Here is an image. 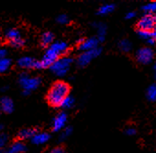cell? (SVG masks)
<instances>
[{
	"instance_id": "6da1fadb",
	"label": "cell",
	"mask_w": 156,
	"mask_h": 153,
	"mask_svg": "<svg viewBox=\"0 0 156 153\" xmlns=\"http://www.w3.org/2000/svg\"><path fill=\"white\" fill-rule=\"evenodd\" d=\"M69 84H67L65 81L58 80L54 82L49 90L47 93V102L51 106L54 108L61 107L62 102L69 96Z\"/></svg>"
},
{
	"instance_id": "7a4b0ae2",
	"label": "cell",
	"mask_w": 156,
	"mask_h": 153,
	"mask_svg": "<svg viewBox=\"0 0 156 153\" xmlns=\"http://www.w3.org/2000/svg\"><path fill=\"white\" fill-rule=\"evenodd\" d=\"M68 50V45L64 42H57L52 43L45 52L43 58L41 60V67H51L62 55L65 54Z\"/></svg>"
},
{
	"instance_id": "3957f363",
	"label": "cell",
	"mask_w": 156,
	"mask_h": 153,
	"mask_svg": "<svg viewBox=\"0 0 156 153\" xmlns=\"http://www.w3.org/2000/svg\"><path fill=\"white\" fill-rule=\"evenodd\" d=\"M73 59L72 57L63 56V57L59 58L51 66V69L55 75H57L59 76H62L66 75V73L69 71V68H70L71 65L73 64Z\"/></svg>"
},
{
	"instance_id": "277c9868",
	"label": "cell",
	"mask_w": 156,
	"mask_h": 153,
	"mask_svg": "<svg viewBox=\"0 0 156 153\" xmlns=\"http://www.w3.org/2000/svg\"><path fill=\"white\" fill-rule=\"evenodd\" d=\"M19 81H20V86L24 89V91L30 92L31 91L36 90L40 86L41 80L40 78H37V76L30 78L27 73H21L20 75Z\"/></svg>"
},
{
	"instance_id": "5b68a950",
	"label": "cell",
	"mask_w": 156,
	"mask_h": 153,
	"mask_svg": "<svg viewBox=\"0 0 156 153\" xmlns=\"http://www.w3.org/2000/svg\"><path fill=\"white\" fill-rule=\"evenodd\" d=\"M156 26V18L151 13H146L137 22L138 31L151 32Z\"/></svg>"
},
{
	"instance_id": "8992f818",
	"label": "cell",
	"mask_w": 156,
	"mask_h": 153,
	"mask_svg": "<svg viewBox=\"0 0 156 153\" xmlns=\"http://www.w3.org/2000/svg\"><path fill=\"white\" fill-rule=\"evenodd\" d=\"M102 52V49L100 47H98L92 51H88V52H84L82 53L77 58V65L79 66H87L93 58L98 56Z\"/></svg>"
},
{
	"instance_id": "52a82bcc",
	"label": "cell",
	"mask_w": 156,
	"mask_h": 153,
	"mask_svg": "<svg viewBox=\"0 0 156 153\" xmlns=\"http://www.w3.org/2000/svg\"><path fill=\"white\" fill-rule=\"evenodd\" d=\"M153 57H154V53H153L152 49H151L149 47H143V48L140 49L136 54L137 61L142 65L150 64L153 60Z\"/></svg>"
},
{
	"instance_id": "ba28073f",
	"label": "cell",
	"mask_w": 156,
	"mask_h": 153,
	"mask_svg": "<svg viewBox=\"0 0 156 153\" xmlns=\"http://www.w3.org/2000/svg\"><path fill=\"white\" fill-rule=\"evenodd\" d=\"M18 65L22 68H35V69H42L41 61L35 60L30 56H23L18 61Z\"/></svg>"
},
{
	"instance_id": "9c48e42d",
	"label": "cell",
	"mask_w": 156,
	"mask_h": 153,
	"mask_svg": "<svg viewBox=\"0 0 156 153\" xmlns=\"http://www.w3.org/2000/svg\"><path fill=\"white\" fill-rule=\"evenodd\" d=\"M98 43H99V41L98 38H90L87 40L82 39V40H80L79 50H81L83 52L92 51L98 47Z\"/></svg>"
},
{
	"instance_id": "30bf717a",
	"label": "cell",
	"mask_w": 156,
	"mask_h": 153,
	"mask_svg": "<svg viewBox=\"0 0 156 153\" xmlns=\"http://www.w3.org/2000/svg\"><path fill=\"white\" fill-rule=\"evenodd\" d=\"M67 121V115L65 113L62 112L60 113L54 119H53V123H52V130L54 132H58L61 129H62L66 124Z\"/></svg>"
},
{
	"instance_id": "8fae6325",
	"label": "cell",
	"mask_w": 156,
	"mask_h": 153,
	"mask_svg": "<svg viewBox=\"0 0 156 153\" xmlns=\"http://www.w3.org/2000/svg\"><path fill=\"white\" fill-rule=\"evenodd\" d=\"M0 109L6 114H11L14 111V103L9 97L0 99Z\"/></svg>"
},
{
	"instance_id": "7c38bea8",
	"label": "cell",
	"mask_w": 156,
	"mask_h": 153,
	"mask_svg": "<svg viewBox=\"0 0 156 153\" xmlns=\"http://www.w3.org/2000/svg\"><path fill=\"white\" fill-rule=\"evenodd\" d=\"M27 150L26 145L22 141H15L9 149H7V153H24Z\"/></svg>"
},
{
	"instance_id": "4fadbf2b",
	"label": "cell",
	"mask_w": 156,
	"mask_h": 153,
	"mask_svg": "<svg viewBox=\"0 0 156 153\" xmlns=\"http://www.w3.org/2000/svg\"><path fill=\"white\" fill-rule=\"evenodd\" d=\"M37 133H38L37 129H34V128H24V129H22V130H20L19 132L18 136L21 140H26V139L32 138Z\"/></svg>"
},
{
	"instance_id": "5bb4252c",
	"label": "cell",
	"mask_w": 156,
	"mask_h": 153,
	"mask_svg": "<svg viewBox=\"0 0 156 153\" xmlns=\"http://www.w3.org/2000/svg\"><path fill=\"white\" fill-rule=\"evenodd\" d=\"M50 139V135L48 133H37L32 138L31 141L35 145H42L45 144Z\"/></svg>"
},
{
	"instance_id": "9a60e30c",
	"label": "cell",
	"mask_w": 156,
	"mask_h": 153,
	"mask_svg": "<svg viewBox=\"0 0 156 153\" xmlns=\"http://www.w3.org/2000/svg\"><path fill=\"white\" fill-rule=\"evenodd\" d=\"M53 40H54V35H53L51 32H44V33L42 34L41 39V43L42 46L47 47V46L52 44Z\"/></svg>"
},
{
	"instance_id": "2e32d148",
	"label": "cell",
	"mask_w": 156,
	"mask_h": 153,
	"mask_svg": "<svg viewBox=\"0 0 156 153\" xmlns=\"http://www.w3.org/2000/svg\"><path fill=\"white\" fill-rule=\"evenodd\" d=\"M11 65V60L9 58H3L0 59V74L7 72Z\"/></svg>"
},
{
	"instance_id": "e0dca14e",
	"label": "cell",
	"mask_w": 156,
	"mask_h": 153,
	"mask_svg": "<svg viewBox=\"0 0 156 153\" xmlns=\"http://www.w3.org/2000/svg\"><path fill=\"white\" fill-rule=\"evenodd\" d=\"M7 39L9 41H13V40H16V39H19V38H21V34L20 32L16 30V29H9L8 32H7Z\"/></svg>"
},
{
	"instance_id": "ac0fdd59",
	"label": "cell",
	"mask_w": 156,
	"mask_h": 153,
	"mask_svg": "<svg viewBox=\"0 0 156 153\" xmlns=\"http://www.w3.org/2000/svg\"><path fill=\"white\" fill-rule=\"evenodd\" d=\"M147 98L151 102L156 101V84L150 86L147 90Z\"/></svg>"
},
{
	"instance_id": "d6986e66",
	"label": "cell",
	"mask_w": 156,
	"mask_h": 153,
	"mask_svg": "<svg viewBox=\"0 0 156 153\" xmlns=\"http://www.w3.org/2000/svg\"><path fill=\"white\" fill-rule=\"evenodd\" d=\"M115 9V6L112 5V4H107V5H104L102 6L99 9H98V14L99 15H107V14H109L111 13Z\"/></svg>"
},
{
	"instance_id": "ffe728a7",
	"label": "cell",
	"mask_w": 156,
	"mask_h": 153,
	"mask_svg": "<svg viewBox=\"0 0 156 153\" xmlns=\"http://www.w3.org/2000/svg\"><path fill=\"white\" fill-rule=\"evenodd\" d=\"M119 46L120 48V50H122L123 52H129L131 49V43L129 40H121L119 43Z\"/></svg>"
},
{
	"instance_id": "44dd1931",
	"label": "cell",
	"mask_w": 156,
	"mask_h": 153,
	"mask_svg": "<svg viewBox=\"0 0 156 153\" xmlns=\"http://www.w3.org/2000/svg\"><path fill=\"white\" fill-rule=\"evenodd\" d=\"M98 39L99 42H103L105 39V35H106V26L105 24H100L98 27Z\"/></svg>"
},
{
	"instance_id": "7402d4cb",
	"label": "cell",
	"mask_w": 156,
	"mask_h": 153,
	"mask_svg": "<svg viewBox=\"0 0 156 153\" xmlns=\"http://www.w3.org/2000/svg\"><path fill=\"white\" fill-rule=\"evenodd\" d=\"M9 43L13 46V47H16V48H21L24 46L25 44V41L23 40V38H19V39H16V40H13V41H9Z\"/></svg>"
},
{
	"instance_id": "603a6c76",
	"label": "cell",
	"mask_w": 156,
	"mask_h": 153,
	"mask_svg": "<svg viewBox=\"0 0 156 153\" xmlns=\"http://www.w3.org/2000/svg\"><path fill=\"white\" fill-rule=\"evenodd\" d=\"M73 103H74V100H73V97H71V96H68L63 102H62V106L61 107H62V108H65V109H67V108H72L73 107Z\"/></svg>"
},
{
	"instance_id": "cb8c5ba5",
	"label": "cell",
	"mask_w": 156,
	"mask_h": 153,
	"mask_svg": "<svg viewBox=\"0 0 156 153\" xmlns=\"http://www.w3.org/2000/svg\"><path fill=\"white\" fill-rule=\"evenodd\" d=\"M142 9L144 11H146L147 13L155 12L156 11V2H151V3H149V4L143 6L142 7Z\"/></svg>"
},
{
	"instance_id": "d4e9b609",
	"label": "cell",
	"mask_w": 156,
	"mask_h": 153,
	"mask_svg": "<svg viewBox=\"0 0 156 153\" xmlns=\"http://www.w3.org/2000/svg\"><path fill=\"white\" fill-rule=\"evenodd\" d=\"M9 140V137L6 134H0V149L5 147Z\"/></svg>"
},
{
	"instance_id": "484cf974",
	"label": "cell",
	"mask_w": 156,
	"mask_h": 153,
	"mask_svg": "<svg viewBox=\"0 0 156 153\" xmlns=\"http://www.w3.org/2000/svg\"><path fill=\"white\" fill-rule=\"evenodd\" d=\"M138 34L140 37H141L142 39L145 40H149L151 39V32H147V31H138Z\"/></svg>"
},
{
	"instance_id": "4316f807",
	"label": "cell",
	"mask_w": 156,
	"mask_h": 153,
	"mask_svg": "<svg viewBox=\"0 0 156 153\" xmlns=\"http://www.w3.org/2000/svg\"><path fill=\"white\" fill-rule=\"evenodd\" d=\"M57 22H59L60 24H67L69 22V19L66 15H60L57 18Z\"/></svg>"
},
{
	"instance_id": "83f0119b",
	"label": "cell",
	"mask_w": 156,
	"mask_h": 153,
	"mask_svg": "<svg viewBox=\"0 0 156 153\" xmlns=\"http://www.w3.org/2000/svg\"><path fill=\"white\" fill-rule=\"evenodd\" d=\"M72 131H73L72 127H66V128L64 129V131L62 132V136H61V139H64V138H66L67 136H69L71 135Z\"/></svg>"
},
{
	"instance_id": "f1b7e54d",
	"label": "cell",
	"mask_w": 156,
	"mask_h": 153,
	"mask_svg": "<svg viewBox=\"0 0 156 153\" xmlns=\"http://www.w3.org/2000/svg\"><path fill=\"white\" fill-rule=\"evenodd\" d=\"M49 153H66L64 148L62 147H56L54 148H52Z\"/></svg>"
},
{
	"instance_id": "f546056e",
	"label": "cell",
	"mask_w": 156,
	"mask_h": 153,
	"mask_svg": "<svg viewBox=\"0 0 156 153\" xmlns=\"http://www.w3.org/2000/svg\"><path fill=\"white\" fill-rule=\"evenodd\" d=\"M126 134L128 136H134L136 134V129L134 127H129L126 130Z\"/></svg>"
},
{
	"instance_id": "4dcf8cb0",
	"label": "cell",
	"mask_w": 156,
	"mask_h": 153,
	"mask_svg": "<svg viewBox=\"0 0 156 153\" xmlns=\"http://www.w3.org/2000/svg\"><path fill=\"white\" fill-rule=\"evenodd\" d=\"M7 50L6 49H2V48H0V59H3V58H6L7 56Z\"/></svg>"
},
{
	"instance_id": "1f68e13d",
	"label": "cell",
	"mask_w": 156,
	"mask_h": 153,
	"mask_svg": "<svg viewBox=\"0 0 156 153\" xmlns=\"http://www.w3.org/2000/svg\"><path fill=\"white\" fill-rule=\"evenodd\" d=\"M135 16H136V13H135V12H133V11H129V12H128V13L126 14V19L130 20V19L134 18Z\"/></svg>"
},
{
	"instance_id": "d6a6232c",
	"label": "cell",
	"mask_w": 156,
	"mask_h": 153,
	"mask_svg": "<svg viewBox=\"0 0 156 153\" xmlns=\"http://www.w3.org/2000/svg\"><path fill=\"white\" fill-rule=\"evenodd\" d=\"M151 38L156 42V26L153 28V30L151 32Z\"/></svg>"
},
{
	"instance_id": "836d02e7",
	"label": "cell",
	"mask_w": 156,
	"mask_h": 153,
	"mask_svg": "<svg viewBox=\"0 0 156 153\" xmlns=\"http://www.w3.org/2000/svg\"><path fill=\"white\" fill-rule=\"evenodd\" d=\"M0 153H7V149H4V148L0 149Z\"/></svg>"
},
{
	"instance_id": "e575fe53",
	"label": "cell",
	"mask_w": 156,
	"mask_h": 153,
	"mask_svg": "<svg viewBox=\"0 0 156 153\" xmlns=\"http://www.w3.org/2000/svg\"><path fill=\"white\" fill-rule=\"evenodd\" d=\"M154 71H155V78H156V63L154 64Z\"/></svg>"
},
{
	"instance_id": "d590c367",
	"label": "cell",
	"mask_w": 156,
	"mask_h": 153,
	"mask_svg": "<svg viewBox=\"0 0 156 153\" xmlns=\"http://www.w3.org/2000/svg\"><path fill=\"white\" fill-rule=\"evenodd\" d=\"M3 127H4V125H0V130H2V129H3Z\"/></svg>"
},
{
	"instance_id": "8d00e7d4",
	"label": "cell",
	"mask_w": 156,
	"mask_h": 153,
	"mask_svg": "<svg viewBox=\"0 0 156 153\" xmlns=\"http://www.w3.org/2000/svg\"><path fill=\"white\" fill-rule=\"evenodd\" d=\"M155 18H156V15H155Z\"/></svg>"
}]
</instances>
